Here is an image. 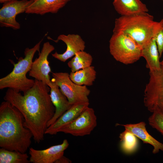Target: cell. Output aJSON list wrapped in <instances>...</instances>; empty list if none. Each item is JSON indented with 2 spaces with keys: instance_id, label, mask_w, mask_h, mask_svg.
Listing matches in <instances>:
<instances>
[{
  "instance_id": "cell-1",
  "label": "cell",
  "mask_w": 163,
  "mask_h": 163,
  "mask_svg": "<svg viewBox=\"0 0 163 163\" xmlns=\"http://www.w3.org/2000/svg\"><path fill=\"white\" fill-rule=\"evenodd\" d=\"M50 90L49 86L35 79L34 85L23 95L8 88L3 97L22 113L25 126L30 130L34 140L38 143L44 139L47 123L55 113L49 93Z\"/></svg>"
},
{
  "instance_id": "cell-2",
  "label": "cell",
  "mask_w": 163,
  "mask_h": 163,
  "mask_svg": "<svg viewBox=\"0 0 163 163\" xmlns=\"http://www.w3.org/2000/svg\"><path fill=\"white\" fill-rule=\"evenodd\" d=\"M22 113L7 101L0 105V147L26 153L31 144L33 135L24 125Z\"/></svg>"
},
{
  "instance_id": "cell-3",
  "label": "cell",
  "mask_w": 163,
  "mask_h": 163,
  "mask_svg": "<svg viewBox=\"0 0 163 163\" xmlns=\"http://www.w3.org/2000/svg\"><path fill=\"white\" fill-rule=\"evenodd\" d=\"M163 24L147 12L120 16L116 18L113 32H120L131 37L142 47L154 38Z\"/></svg>"
},
{
  "instance_id": "cell-4",
  "label": "cell",
  "mask_w": 163,
  "mask_h": 163,
  "mask_svg": "<svg viewBox=\"0 0 163 163\" xmlns=\"http://www.w3.org/2000/svg\"><path fill=\"white\" fill-rule=\"evenodd\" d=\"M43 39L33 47L26 48L24 51V57H20L17 63L12 62V71L5 77L0 79V89L10 88L18 92H25L34 85L35 80L27 78L26 74L30 70L33 59L35 54L40 48Z\"/></svg>"
},
{
  "instance_id": "cell-5",
  "label": "cell",
  "mask_w": 163,
  "mask_h": 163,
  "mask_svg": "<svg viewBox=\"0 0 163 163\" xmlns=\"http://www.w3.org/2000/svg\"><path fill=\"white\" fill-rule=\"evenodd\" d=\"M109 40L111 55L117 61L127 65L132 64L142 57V47L129 36L113 32Z\"/></svg>"
},
{
  "instance_id": "cell-6",
  "label": "cell",
  "mask_w": 163,
  "mask_h": 163,
  "mask_svg": "<svg viewBox=\"0 0 163 163\" xmlns=\"http://www.w3.org/2000/svg\"><path fill=\"white\" fill-rule=\"evenodd\" d=\"M149 75L144 91V105L152 113L156 110L163 112V69L149 71Z\"/></svg>"
},
{
  "instance_id": "cell-7",
  "label": "cell",
  "mask_w": 163,
  "mask_h": 163,
  "mask_svg": "<svg viewBox=\"0 0 163 163\" xmlns=\"http://www.w3.org/2000/svg\"><path fill=\"white\" fill-rule=\"evenodd\" d=\"M51 81L59 87L72 105L83 102H89L88 96L90 91L86 86H81L74 83L69 74L66 72L52 73Z\"/></svg>"
},
{
  "instance_id": "cell-8",
  "label": "cell",
  "mask_w": 163,
  "mask_h": 163,
  "mask_svg": "<svg viewBox=\"0 0 163 163\" xmlns=\"http://www.w3.org/2000/svg\"><path fill=\"white\" fill-rule=\"evenodd\" d=\"M97 125V118L94 110L88 107L75 120L61 128L63 132L76 136L91 134Z\"/></svg>"
},
{
  "instance_id": "cell-9",
  "label": "cell",
  "mask_w": 163,
  "mask_h": 163,
  "mask_svg": "<svg viewBox=\"0 0 163 163\" xmlns=\"http://www.w3.org/2000/svg\"><path fill=\"white\" fill-rule=\"evenodd\" d=\"M32 0H11L3 3L0 9V26L14 30L20 29L16 18L18 14L25 12Z\"/></svg>"
},
{
  "instance_id": "cell-10",
  "label": "cell",
  "mask_w": 163,
  "mask_h": 163,
  "mask_svg": "<svg viewBox=\"0 0 163 163\" xmlns=\"http://www.w3.org/2000/svg\"><path fill=\"white\" fill-rule=\"evenodd\" d=\"M54 50V47L49 42L44 43L40 52L39 53V57L33 62L29 72L30 76L42 82L49 87L52 82L49 75L51 69L48 58Z\"/></svg>"
},
{
  "instance_id": "cell-11",
  "label": "cell",
  "mask_w": 163,
  "mask_h": 163,
  "mask_svg": "<svg viewBox=\"0 0 163 163\" xmlns=\"http://www.w3.org/2000/svg\"><path fill=\"white\" fill-rule=\"evenodd\" d=\"M69 144L68 140L64 139L62 143L53 145L43 150H37L30 148L29 160L33 163H53L64 155L65 151Z\"/></svg>"
},
{
  "instance_id": "cell-12",
  "label": "cell",
  "mask_w": 163,
  "mask_h": 163,
  "mask_svg": "<svg viewBox=\"0 0 163 163\" xmlns=\"http://www.w3.org/2000/svg\"><path fill=\"white\" fill-rule=\"evenodd\" d=\"M59 40H61L66 44V49L63 53L60 54L56 52L52 55L63 62L74 56L78 52L84 51L85 47V42L78 34H61L57 37L56 42Z\"/></svg>"
},
{
  "instance_id": "cell-13",
  "label": "cell",
  "mask_w": 163,
  "mask_h": 163,
  "mask_svg": "<svg viewBox=\"0 0 163 163\" xmlns=\"http://www.w3.org/2000/svg\"><path fill=\"white\" fill-rule=\"evenodd\" d=\"M89 102H80L74 104L46 129L45 134L55 135L62 127L77 118L87 107Z\"/></svg>"
},
{
  "instance_id": "cell-14",
  "label": "cell",
  "mask_w": 163,
  "mask_h": 163,
  "mask_svg": "<svg viewBox=\"0 0 163 163\" xmlns=\"http://www.w3.org/2000/svg\"><path fill=\"white\" fill-rule=\"evenodd\" d=\"M51 81L52 82L50 86V95L52 102L55 107V111L53 118L47 123L48 127L69 109L72 105L69 103L59 86L54 82Z\"/></svg>"
},
{
  "instance_id": "cell-15",
  "label": "cell",
  "mask_w": 163,
  "mask_h": 163,
  "mask_svg": "<svg viewBox=\"0 0 163 163\" xmlns=\"http://www.w3.org/2000/svg\"><path fill=\"white\" fill-rule=\"evenodd\" d=\"M32 2L25 12L41 15L57 13L71 0H32Z\"/></svg>"
},
{
  "instance_id": "cell-16",
  "label": "cell",
  "mask_w": 163,
  "mask_h": 163,
  "mask_svg": "<svg viewBox=\"0 0 163 163\" xmlns=\"http://www.w3.org/2000/svg\"><path fill=\"white\" fill-rule=\"evenodd\" d=\"M117 125L124 126L125 129L130 132L137 137L141 140L144 143L148 144L152 146V152L154 154L158 153L160 150L163 151V143L159 142L151 136L146 128V124L141 122L135 124L125 125L117 123Z\"/></svg>"
},
{
  "instance_id": "cell-17",
  "label": "cell",
  "mask_w": 163,
  "mask_h": 163,
  "mask_svg": "<svg viewBox=\"0 0 163 163\" xmlns=\"http://www.w3.org/2000/svg\"><path fill=\"white\" fill-rule=\"evenodd\" d=\"M113 4L120 16L148 12L146 5L140 0H113Z\"/></svg>"
},
{
  "instance_id": "cell-18",
  "label": "cell",
  "mask_w": 163,
  "mask_h": 163,
  "mask_svg": "<svg viewBox=\"0 0 163 163\" xmlns=\"http://www.w3.org/2000/svg\"><path fill=\"white\" fill-rule=\"evenodd\" d=\"M142 57L146 60V67L149 69L150 71L160 70L161 69L159 53L154 37L142 46Z\"/></svg>"
},
{
  "instance_id": "cell-19",
  "label": "cell",
  "mask_w": 163,
  "mask_h": 163,
  "mask_svg": "<svg viewBox=\"0 0 163 163\" xmlns=\"http://www.w3.org/2000/svg\"><path fill=\"white\" fill-rule=\"evenodd\" d=\"M71 80L75 83L81 86H91L96 77V72L94 66H91L69 74Z\"/></svg>"
},
{
  "instance_id": "cell-20",
  "label": "cell",
  "mask_w": 163,
  "mask_h": 163,
  "mask_svg": "<svg viewBox=\"0 0 163 163\" xmlns=\"http://www.w3.org/2000/svg\"><path fill=\"white\" fill-rule=\"evenodd\" d=\"M93 60L89 53L81 51L77 53L67 64L71 72H74L91 66Z\"/></svg>"
},
{
  "instance_id": "cell-21",
  "label": "cell",
  "mask_w": 163,
  "mask_h": 163,
  "mask_svg": "<svg viewBox=\"0 0 163 163\" xmlns=\"http://www.w3.org/2000/svg\"><path fill=\"white\" fill-rule=\"evenodd\" d=\"M28 158L26 152L0 149V163H29Z\"/></svg>"
},
{
  "instance_id": "cell-22",
  "label": "cell",
  "mask_w": 163,
  "mask_h": 163,
  "mask_svg": "<svg viewBox=\"0 0 163 163\" xmlns=\"http://www.w3.org/2000/svg\"><path fill=\"white\" fill-rule=\"evenodd\" d=\"M120 147L122 151L127 153L134 152L138 145L137 137L130 132L125 129L119 135Z\"/></svg>"
},
{
  "instance_id": "cell-23",
  "label": "cell",
  "mask_w": 163,
  "mask_h": 163,
  "mask_svg": "<svg viewBox=\"0 0 163 163\" xmlns=\"http://www.w3.org/2000/svg\"><path fill=\"white\" fill-rule=\"evenodd\" d=\"M149 125L155 129L163 136V112L155 110L148 119Z\"/></svg>"
},
{
  "instance_id": "cell-24",
  "label": "cell",
  "mask_w": 163,
  "mask_h": 163,
  "mask_svg": "<svg viewBox=\"0 0 163 163\" xmlns=\"http://www.w3.org/2000/svg\"><path fill=\"white\" fill-rule=\"evenodd\" d=\"M154 38L156 41L160 58L163 53V24Z\"/></svg>"
},
{
  "instance_id": "cell-25",
  "label": "cell",
  "mask_w": 163,
  "mask_h": 163,
  "mask_svg": "<svg viewBox=\"0 0 163 163\" xmlns=\"http://www.w3.org/2000/svg\"><path fill=\"white\" fill-rule=\"evenodd\" d=\"M72 161L64 155L57 160L55 163H70Z\"/></svg>"
},
{
  "instance_id": "cell-26",
  "label": "cell",
  "mask_w": 163,
  "mask_h": 163,
  "mask_svg": "<svg viewBox=\"0 0 163 163\" xmlns=\"http://www.w3.org/2000/svg\"><path fill=\"white\" fill-rule=\"evenodd\" d=\"M11 0H0V2L1 3H4Z\"/></svg>"
},
{
  "instance_id": "cell-27",
  "label": "cell",
  "mask_w": 163,
  "mask_h": 163,
  "mask_svg": "<svg viewBox=\"0 0 163 163\" xmlns=\"http://www.w3.org/2000/svg\"><path fill=\"white\" fill-rule=\"evenodd\" d=\"M160 65L161 68L163 69V59L161 62H160Z\"/></svg>"
},
{
  "instance_id": "cell-28",
  "label": "cell",
  "mask_w": 163,
  "mask_h": 163,
  "mask_svg": "<svg viewBox=\"0 0 163 163\" xmlns=\"http://www.w3.org/2000/svg\"><path fill=\"white\" fill-rule=\"evenodd\" d=\"M162 0L163 1V0Z\"/></svg>"
}]
</instances>
